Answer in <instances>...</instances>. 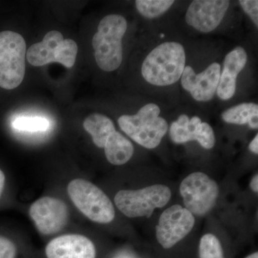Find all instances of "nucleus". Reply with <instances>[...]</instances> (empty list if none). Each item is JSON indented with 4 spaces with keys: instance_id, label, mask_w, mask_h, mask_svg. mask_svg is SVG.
I'll list each match as a JSON object with an SVG mask.
<instances>
[{
    "instance_id": "412c9836",
    "label": "nucleus",
    "mask_w": 258,
    "mask_h": 258,
    "mask_svg": "<svg viewBox=\"0 0 258 258\" xmlns=\"http://www.w3.org/2000/svg\"><path fill=\"white\" fill-rule=\"evenodd\" d=\"M199 254L200 258H224L221 243L216 236L206 234L202 237Z\"/></svg>"
},
{
    "instance_id": "b1692460",
    "label": "nucleus",
    "mask_w": 258,
    "mask_h": 258,
    "mask_svg": "<svg viewBox=\"0 0 258 258\" xmlns=\"http://www.w3.org/2000/svg\"><path fill=\"white\" fill-rule=\"evenodd\" d=\"M16 254L15 244L7 237L0 235V258H15Z\"/></svg>"
},
{
    "instance_id": "4be33fe9",
    "label": "nucleus",
    "mask_w": 258,
    "mask_h": 258,
    "mask_svg": "<svg viewBox=\"0 0 258 258\" xmlns=\"http://www.w3.org/2000/svg\"><path fill=\"white\" fill-rule=\"evenodd\" d=\"M78 53L77 43L71 39H64L59 46L56 62L71 69L76 62Z\"/></svg>"
},
{
    "instance_id": "ddd939ff",
    "label": "nucleus",
    "mask_w": 258,
    "mask_h": 258,
    "mask_svg": "<svg viewBox=\"0 0 258 258\" xmlns=\"http://www.w3.org/2000/svg\"><path fill=\"white\" fill-rule=\"evenodd\" d=\"M47 258H96L94 244L86 236L69 234L59 236L47 244Z\"/></svg>"
},
{
    "instance_id": "6e6552de",
    "label": "nucleus",
    "mask_w": 258,
    "mask_h": 258,
    "mask_svg": "<svg viewBox=\"0 0 258 258\" xmlns=\"http://www.w3.org/2000/svg\"><path fill=\"white\" fill-rule=\"evenodd\" d=\"M195 223V217L189 210L179 205H172L159 217L156 227L158 242L164 248H171L192 230Z\"/></svg>"
},
{
    "instance_id": "f257e3e1",
    "label": "nucleus",
    "mask_w": 258,
    "mask_h": 258,
    "mask_svg": "<svg viewBox=\"0 0 258 258\" xmlns=\"http://www.w3.org/2000/svg\"><path fill=\"white\" fill-rule=\"evenodd\" d=\"M184 47L176 42L158 45L146 57L142 74L146 81L157 86L174 84L181 79L186 66Z\"/></svg>"
},
{
    "instance_id": "cd10ccee",
    "label": "nucleus",
    "mask_w": 258,
    "mask_h": 258,
    "mask_svg": "<svg viewBox=\"0 0 258 258\" xmlns=\"http://www.w3.org/2000/svg\"><path fill=\"white\" fill-rule=\"evenodd\" d=\"M245 258H258V252H254V253L251 254L250 255L247 256Z\"/></svg>"
},
{
    "instance_id": "0eeeda50",
    "label": "nucleus",
    "mask_w": 258,
    "mask_h": 258,
    "mask_svg": "<svg viewBox=\"0 0 258 258\" xmlns=\"http://www.w3.org/2000/svg\"><path fill=\"white\" fill-rule=\"evenodd\" d=\"M179 189L185 208L198 216L210 212L219 195L218 185L203 172H195L186 176L181 181Z\"/></svg>"
},
{
    "instance_id": "dca6fc26",
    "label": "nucleus",
    "mask_w": 258,
    "mask_h": 258,
    "mask_svg": "<svg viewBox=\"0 0 258 258\" xmlns=\"http://www.w3.org/2000/svg\"><path fill=\"white\" fill-rule=\"evenodd\" d=\"M103 149L108 162L117 166L128 162L134 153L132 142L117 131L107 139Z\"/></svg>"
},
{
    "instance_id": "6ab92c4d",
    "label": "nucleus",
    "mask_w": 258,
    "mask_h": 258,
    "mask_svg": "<svg viewBox=\"0 0 258 258\" xmlns=\"http://www.w3.org/2000/svg\"><path fill=\"white\" fill-rule=\"evenodd\" d=\"M174 0H137L136 7L144 18L152 19L164 14L174 4Z\"/></svg>"
},
{
    "instance_id": "2eb2a0df",
    "label": "nucleus",
    "mask_w": 258,
    "mask_h": 258,
    "mask_svg": "<svg viewBox=\"0 0 258 258\" xmlns=\"http://www.w3.org/2000/svg\"><path fill=\"white\" fill-rule=\"evenodd\" d=\"M64 40L60 32L52 30L47 32L42 42L33 44L26 52L29 63L40 67L56 62L59 46Z\"/></svg>"
},
{
    "instance_id": "f8f14e48",
    "label": "nucleus",
    "mask_w": 258,
    "mask_h": 258,
    "mask_svg": "<svg viewBox=\"0 0 258 258\" xmlns=\"http://www.w3.org/2000/svg\"><path fill=\"white\" fill-rule=\"evenodd\" d=\"M169 135L172 142L177 144L197 141L206 149H212L215 144L213 128L206 122H202L198 116L189 118L186 114L180 115L171 123Z\"/></svg>"
},
{
    "instance_id": "20e7f679",
    "label": "nucleus",
    "mask_w": 258,
    "mask_h": 258,
    "mask_svg": "<svg viewBox=\"0 0 258 258\" xmlns=\"http://www.w3.org/2000/svg\"><path fill=\"white\" fill-rule=\"evenodd\" d=\"M68 194L80 212L91 221L108 224L115 217V209L111 200L91 181L76 179L68 185Z\"/></svg>"
},
{
    "instance_id": "f3484780",
    "label": "nucleus",
    "mask_w": 258,
    "mask_h": 258,
    "mask_svg": "<svg viewBox=\"0 0 258 258\" xmlns=\"http://www.w3.org/2000/svg\"><path fill=\"white\" fill-rule=\"evenodd\" d=\"M83 127L92 137L95 145L103 149L107 139L116 131L111 118L101 113H93L88 116L83 122Z\"/></svg>"
},
{
    "instance_id": "39448f33",
    "label": "nucleus",
    "mask_w": 258,
    "mask_h": 258,
    "mask_svg": "<svg viewBox=\"0 0 258 258\" xmlns=\"http://www.w3.org/2000/svg\"><path fill=\"white\" fill-rule=\"evenodd\" d=\"M26 43L13 31L0 32V87L13 90L23 82L25 74Z\"/></svg>"
},
{
    "instance_id": "9b49d317",
    "label": "nucleus",
    "mask_w": 258,
    "mask_h": 258,
    "mask_svg": "<svg viewBox=\"0 0 258 258\" xmlns=\"http://www.w3.org/2000/svg\"><path fill=\"white\" fill-rule=\"evenodd\" d=\"M221 74V66L213 62L197 74L191 66H185L181 76V86L197 101L208 102L215 96Z\"/></svg>"
},
{
    "instance_id": "423d86ee",
    "label": "nucleus",
    "mask_w": 258,
    "mask_h": 258,
    "mask_svg": "<svg viewBox=\"0 0 258 258\" xmlns=\"http://www.w3.org/2000/svg\"><path fill=\"white\" fill-rule=\"evenodd\" d=\"M171 197L167 186L154 184L137 190H120L114 202L120 212L129 218L150 217L156 209L164 208Z\"/></svg>"
},
{
    "instance_id": "a878e982",
    "label": "nucleus",
    "mask_w": 258,
    "mask_h": 258,
    "mask_svg": "<svg viewBox=\"0 0 258 258\" xmlns=\"http://www.w3.org/2000/svg\"><path fill=\"white\" fill-rule=\"evenodd\" d=\"M250 187L254 192L257 193L258 191V176L257 174H255L252 177L250 182Z\"/></svg>"
},
{
    "instance_id": "aec40b11",
    "label": "nucleus",
    "mask_w": 258,
    "mask_h": 258,
    "mask_svg": "<svg viewBox=\"0 0 258 258\" xmlns=\"http://www.w3.org/2000/svg\"><path fill=\"white\" fill-rule=\"evenodd\" d=\"M13 126L21 132H45L50 126V121L44 117L20 116L15 118Z\"/></svg>"
},
{
    "instance_id": "f03ea898",
    "label": "nucleus",
    "mask_w": 258,
    "mask_h": 258,
    "mask_svg": "<svg viewBox=\"0 0 258 258\" xmlns=\"http://www.w3.org/2000/svg\"><path fill=\"white\" fill-rule=\"evenodd\" d=\"M127 27L126 20L120 15H107L100 22L92 44L96 63L103 71L112 72L121 64L122 40Z\"/></svg>"
},
{
    "instance_id": "5701e85b",
    "label": "nucleus",
    "mask_w": 258,
    "mask_h": 258,
    "mask_svg": "<svg viewBox=\"0 0 258 258\" xmlns=\"http://www.w3.org/2000/svg\"><path fill=\"white\" fill-rule=\"evenodd\" d=\"M242 10L248 15L255 26H258V1L257 0H240L239 1Z\"/></svg>"
},
{
    "instance_id": "c85d7f7f",
    "label": "nucleus",
    "mask_w": 258,
    "mask_h": 258,
    "mask_svg": "<svg viewBox=\"0 0 258 258\" xmlns=\"http://www.w3.org/2000/svg\"><path fill=\"white\" fill-rule=\"evenodd\" d=\"M119 258H131V257H120Z\"/></svg>"
},
{
    "instance_id": "a211bd4d",
    "label": "nucleus",
    "mask_w": 258,
    "mask_h": 258,
    "mask_svg": "<svg viewBox=\"0 0 258 258\" xmlns=\"http://www.w3.org/2000/svg\"><path fill=\"white\" fill-rule=\"evenodd\" d=\"M222 118L230 124H248L252 129L258 127V106L254 103H243L231 107L222 113Z\"/></svg>"
},
{
    "instance_id": "bb28decb",
    "label": "nucleus",
    "mask_w": 258,
    "mask_h": 258,
    "mask_svg": "<svg viewBox=\"0 0 258 258\" xmlns=\"http://www.w3.org/2000/svg\"><path fill=\"white\" fill-rule=\"evenodd\" d=\"M5 184V175L4 172L0 169V197L4 190Z\"/></svg>"
},
{
    "instance_id": "4468645a",
    "label": "nucleus",
    "mask_w": 258,
    "mask_h": 258,
    "mask_svg": "<svg viewBox=\"0 0 258 258\" xmlns=\"http://www.w3.org/2000/svg\"><path fill=\"white\" fill-rule=\"evenodd\" d=\"M247 55L242 47H237L225 56L223 70L220 74L217 94L223 101L234 96L237 87V77L245 67Z\"/></svg>"
},
{
    "instance_id": "393cba45",
    "label": "nucleus",
    "mask_w": 258,
    "mask_h": 258,
    "mask_svg": "<svg viewBox=\"0 0 258 258\" xmlns=\"http://www.w3.org/2000/svg\"><path fill=\"white\" fill-rule=\"evenodd\" d=\"M249 149L250 150L251 152L253 153V154H258V136L256 135V137H254L253 140L251 142V143L249 144Z\"/></svg>"
},
{
    "instance_id": "9d476101",
    "label": "nucleus",
    "mask_w": 258,
    "mask_h": 258,
    "mask_svg": "<svg viewBox=\"0 0 258 258\" xmlns=\"http://www.w3.org/2000/svg\"><path fill=\"white\" fill-rule=\"evenodd\" d=\"M230 3L227 0H195L186 11V23L203 33L213 31L221 23Z\"/></svg>"
},
{
    "instance_id": "7ed1b4c3",
    "label": "nucleus",
    "mask_w": 258,
    "mask_h": 258,
    "mask_svg": "<svg viewBox=\"0 0 258 258\" xmlns=\"http://www.w3.org/2000/svg\"><path fill=\"white\" fill-rule=\"evenodd\" d=\"M159 114V107L149 103L141 108L137 114L121 115L118 123L132 140L146 149H152L160 144L169 129L167 122Z\"/></svg>"
},
{
    "instance_id": "1a4fd4ad",
    "label": "nucleus",
    "mask_w": 258,
    "mask_h": 258,
    "mask_svg": "<svg viewBox=\"0 0 258 258\" xmlns=\"http://www.w3.org/2000/svg\"><path fill=\"white\" fill-rule=\"evenodd\" d=\"M29 214L37 230L44 235L60 232L67 225L69 211L63 201L51 197H44L32 203Z\"/></svg>"
}]
</instances>
